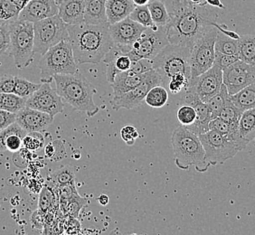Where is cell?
<instances>
[{"mask_svg":"<svg viewBox=\"0 0 255 235\" xmlns=\"http://www.w3.org/2000/svg\"><path fill=\"white\" fill-rule=\"evenodd\" d=\"M169 44L192 49L196 41L213 26H217L218 13L212 5H196L189 0H172L167 7Z\"/></svg>","mask_w":255,"mask_h":235,"instance_id":"1","label":"cell"},{"mask_svg":"<svg viewBox=\"0 0 255 235\" xmlns=\"http://www.w3.org/2000/svg\"><path fill=\"white\" fill-rule=\"evenodd\" d=\"M69 40L77 64H99L113 46L110 24L67 25Z\"/></svg>","mask_w":255,"mask_h":235,"instance_id":"2","label":"cell"},{"mask_svg":"<svg viewBox=\"0 0 255 235\" xmlns=\"http://www.w3.org/2000/svg\"><path fill=\"white\" fill-rule=\"evenodd\" d=\"M54 81L60 97L74 110L85 113L88 117H94L99 113L100 109L94 101L96 89L83 74L79 72L56 74Z\"/></svg>","mask_w":255,"mask_h":235,"instance_id":"3","label":"cell"},{"mask_svg":"<svg viewBox=\"0 0 255 235\" xmlns=\"http://www.w3.org/2000/svg\"><path fill=\"white\" fill-rule=\"evenodd\" d=\"M171 146L176 166L187 170L194 166L196 171L204 173L210 167L206 160V152L199 136L185 126L177 127L172 134Z\"/></svg>","mask_w":255,"mask_h":235,"instance_id":"4","label":"cell"},{"mask_svg":"<svg viewBox=\"0 0 255 235\" xmlns=\"http://www.w3.org/2000/svg\"><path fill=\"white\" fill-rule=\"evenodd\" d=\"M37 67L42 84H51L56 74H73L78 72L70 40H63L42 55Z\"/></svg>","mask_w":255,"mask_h":235,"instance_id":"5","label":"cell"},{"mask_svg":"<svg viewBox=\"0 0 255 235\" xmlns=\"http://www.w3.org/2000/svg\"><path fill=\"white\" fill-rule=\"evenodd\" d=\"M190 53L191 49L187 47L168 44L151 60L153 70L160 75L164 87L167 88L169 80L177 74H184L191 79Z\"/></svg>","mask_w":255,"mask_h":235,"instance_id":"6","label":"cell"},{"mask_svg":"<svg viewBox=\"0 0 255 235\" xmlns=\"http://www.w3.org/2000/svg\"><path fill=\"white\" fill-rule=\"evenodd\" d=\"M9 57L18 69L26 68L34 61V23L18 19L8 25Z\"/></svg>","mask_w":255,"mask_h":235,"instance_id":"7","label":"cell"},{"mask_svg":"<svg viewBox=\"0 0 255 235\" xmlns=\"http://www.w3.org/2000/svg\"><path fill=\"white\" fill-rule=\"evenodd\" d=\"M69 39L67 25L55 15L34 23V53L43 55L55 44Z\"/></svg>","mask_w":255,"mask_h":235,"instance_id":"8","label":"cell"},{"mask_svg":"<svg viewBox=\"0 0 255 235\" xmlns=\"http://www.w3.org/2000/svg\"><path fill=\"white\" fill-rule=\"evenodd\" d=\"M217 26H213L203 34L192 47L190 53L191 79L204 74L214 65L216 57L215 44L218 33Z\"/></svg>","mask_w":255,"mask_h":235,"instance_id":"9","label":"cell"},{"mask_svg":"<svg viewBox=\"0 0 255 235\" xmlns=\"http://www.w3.org/2000/svg\"><path fill=\"white\" fill-rule=\"evenodd\" d=\"M199 138L206 152V160L209 166L223 164L240 151L236 143L213 129L199 135Z\"/></svg>","mask_w":255,"mask_h":235,"instance_id":"10","label":"cell"},{"mask_svg":"<svg viewBox=\"0 0 255 235\" xmlns=\"http://www.w3.org/2000/svg\"><path fill=\"white\" fill-rule=\"evenodd\" d=\"M168 44L167 26H158L157 29L146 28L134 42L132 49L128 53V55L131 60H153Z\"/></svg>","mask_w":255,"mask_h":235,"instance_id":"11","label":"cell"},{"mask_svg":"<svg viewBox=\"0 0 255 235\" xmlns=\"http://www.w3.org/2000/svg\"><path fill=\"white\" fill-rule=\"evenodd\" d=\"M163 85L160 75L155 70L148 72L147 78L137 87L128 91L119 97H113L111 101V104L114 111H119L121 109L132 110L140 106L143 101H145L146 95L150 89L157 86Z\"/></svg>","mask_w":255,"mask_h":235,"instance_id":"12","label":"cell"},{"mask_svg":"<svg viewBox=\"0 0 255 235\" xmlns=\"http://www.w3.org/2000/svg\"><path fill=\"white\" fill-rule=\"evenodd\" d=\"M222 85L223 70L214 64L204 74L190 79L189 85L185 91L194 93L204 103H207L220 92Z\"/></svg>","mask_w":255,"mask_h":235,"instance_id":"13","label":"cell"},{"mask_svg":"<svg viewBox=\"0 0 255 235\" xmlns=\"http://www.w3.org/2000/svg\"><path fill=\"white\" fill-rule=\"evenodd\" d=\"M255 82V65L242 60L223 70V84L226 85L230 95L236 94Z\"/></svg>","mask_w":255,"mask_h":235,"instance_id":"14","label":"cell"},{"mask_svg":"<svg viewBox=\"0 0 255 235\" xmlns=\"http://www.w3.org/2000/svg\"><path fill=\"white\" fill-rule=\"evenodd\" d=\"M26 106L47 113L54 118L64 113L63 100L48 83L41 84L40 88L27 99Z\"/></svg>","mask_w":255,"mask_h":235,"instance_id":"15","label":"cell"},{"mask_svg":"<svg viewBox=\"0 0 255 235\" xmlns=\"http://www.w3.org/2000/svg\"><path fill=\"white\" fill-rule=\"evenodd\" d=\"M179 104L191 105L196 110V121L190 126L186 127L187 128L198 136L209 130V122L212 120V115L207 103H204L194 93L184 91L179 99Z\"/></svg>","mask_w":255,"mask_h":235,"instance_id":"16","label":"cell"},{"mask_svg":"<svg viewBox=\"0 0 255 235\" xmlns=\"http://www.w3.org/2000/svg\"><path fill=\"white\" fill-rule=\"evenodd\" d=\"M147 27L127 17L125 19L110 25V33L113 43L132 49L134 42L141 35Z\"/></svg>","mask_w":255,"mask_h":235,"instance_id":"17","label":"cell"},{"mask_svg":"<svg viewBox=\"0 0 255 235\" xmlns=\"http://www.w3.org/2000/svg\"><path fill=\"white\" fill-rule=\"evenodd\" d=\"M15 121L26 132H44L54 121V117L47 113L25 106L19 113H16Z\"/></svg>","mask_w":255,"mask_h":235,"instance_id":"18","label":"cell"},{"mask_svg":"<svg viewBox=\"0 0 255 235\" xmlns=\"http://www.w3.org/2000/svg\"><path fill=\"white\" fill-rule=\"evenodd\" d=\"M55 15H58L56 0H31L21 10L19 19L35 23Z\"/></svg>","mask_w":255,"mask_h":235,"instance_id":"19","label":"cell"},{"mask_svg":"<svg viewBox=\"0 0 255 235\" xmlns=\"http://www.w3.org/2000/svg\"><path fill=\"white\" fill-rule=\"evenodd\" d=\"M26 134L27 132L16 121L0 130V152L20 151L23 148V138Z\"/></svg>","mask_w":255,"mask_h":235,"instance_id":"20","label":"cell"},{"mask_svg":"<svg viewBox=\"0 0 255 235\" xmlns=\"http://www.w3.org/2000/svg\"><path fill=\"white\" fill-rule=\"evenodd\" d=\"M58 15L67 25L84 23V0H64L58 5Z\"/></svg>","mask_w":255,"mask_h":235,"instance_id":"21","label":"cell"},{"mask_svg":"<svg viewBox=\"0 0 255 235\" xmlns=\"http://www.w3.org/2000/svg\"><path fill=\"white\" fill-rule=\"evenodd\" d=\"M147 74L148 72L143 74H134L130 70L117 74L114 82L111 84L113 90V97H119L137 87L147 78Z\"/></svg>","mask_w":255,"mask_h":235,"instance_id":"22","label":"cell"},{"mask_svg":"<svg viewBox=\"0 0 255 235\" xmlns=\"http://www.w3.org/2000/svg\"><path fill=\"white\" fill-rule=\"evenodd\" d=\"M209 129L216 130L227 138H229L231 141L236 143V146L239 147L240 151L246 148L248 145V142L241 136L239 132V125L227 122L221 118L217 117L213 118L209 122Z\"/></svg>","mask_w":255,"mask_h":235,"instance_id":"23","label":"cell"},{"mask_svg":"<svg viewBox=\"0 0 255 235\" xmlns=\"http://www.w3.org/2000/svg\"><path fill=\"white\" fill-rule=\"evenodd\" d=\"M132 0H107L106 15L110 25L127 18L135 8Z\"/></svg>","mask_w":255,"mask_h":235,"instance_id":"24","label":"cell"},{"mask_svg":"<svg viewBox=\"0 0 255 235\" xmlns=\"http://www.w3.org/2000/svg\"><path fill=\"white\" fill-rule=\"evenodd\" d=\"M106 1L107 0H84V23L90 25L108 23Z\"/></svg>","mask_w":255,"mask_h":235,"instance_id":"25","label":"cell"},{"mask_svg":"<svg viewBox=\"0 0 255 235\" xmlns=\"http://www.w3.org/2000/svg\"><path fill=\"white\" fill-rule=\"evenodd\" d=\"M230 100L243 112L255 108V82L236 94L230 95Z\"/></svg>","mask_w":255,"mask_h":235,"instance_id":"26","label":"cell"},{"mask_svg":"<svg viewBox=\"0 0 255 235\" xmlns=\"http://www.w3.org/2000/svg\"><path fill=\"white\" fill-rule=\"evenodd\" d=\"M239 132L247 142L255 141V108L247 110L242 114Z\"/></svg>","mask_w":255,"mask_h":235,"instance_id":"27","label":"cell"},{"mask_svg":"<svg viewBox=\"0 0 255 235\" xmlns=\"http://www.w3.org/2000/svg\"><path fill=\"white\" fill-rule=\"evenodd\" d=\"M72 183H75V171L74 167L71 166H65L54 170L47 178V185L53 188Z\"/></svg>","mask_w":255,"mask_h":235,"instance_id":"28","label":"cell"},{"mask_svg":"<svg viewBox=\"0 0 255 235\" xmlns=\"http://www.w3.org/2000/svg\"><path fill=\"white\" fill-rule=\"evenodd\" d=\"M239 40L240 39L233 38L218 30L215 50L216 53L229 55H239Z\"/></svg>","mask_w":255,"mask_h":235,"instance_id":"29","label":"cell"},{"mask_svg":"<svg viewBox=\"0 0 255 235\" xmlns=\"http://www.w3.org/2000/svg\"><path fill=\"white\" fill-rule=\"evenodd\" d=\"M59 208V200L54 188L45 185L42 188L38 200V209L45 213L55 211Z\"/></svg>","mask_w":255,"mask_h":235,"instance_id":"30","label":"cell"},{"mask_svg":"<svg viewBox=\"0 0 255 235\" xmlns=\"http://www.w3.org/2000/svg\"><path fill=\"white\" fill-rule=\"evenodd\" d=\"M239 57L247 64L255 65V35L245 34L240 36Z\"/></svg>","mask_w":255,"mask_h":235,"instance_id":"31","label":"cell"},{"mask_svg":"<svg viewBox=\"0 0 255 235\" xmlns=\"http://www.w3.org/2000/svg\"><path fill=\"white\" fill-rule=\"evenodd\" d=\"M147 6L154 24L157 26H167L170 17L166 4L162 0H150Z\"/></svg>","mask_w":255,"mask_h":235,"instance_id":"32","label":"cell"},{"mask_svg":"<svg viewBox=\"0 0 255 235\" xmlns=\"http://www.w3.org/2000/svg\"><path fill=\"white\" fill-rule=\"evenodd\" d=\"M26 101L27 99L22 98L14 93H0V109L16 114L26 106Z\"/></svg>","mask_w":255,"mask_h":235,"instance_id":"33","label":"cell"},{"mask_svg":"<svg viewBox=\"0 0 255 235\" xmlns=\"http://www.w3.org/2000/svg\"><path fill=\"white\" fill-rule=\"evenodd\" d=\"M20 12L11 0H0V25H9L19 19Z\"/></svg>","mask_w":255,"mask_h":235,"instance_id":"34","label":"cell"},{"mask_svg":"<svg viewBox=\"0 0 255 235\" xmlns=\"http://www.w3.org/2000/svg\"><path fill=\"white\" fill-rule=\"evenodd\" d=\"M168 93L163 85H157L150 89L145 98V102L152 108H162L167 103Z\"/></svg>","mask_w":255,"mask_h":235,"instance_id":"35","label":"cell"},{"mask_svg":"<svg viewBox=\"0 0 255 235\" xmlns=\"http://www.w3.org/2000/svg\"><path fill=\"white\" fill-rule=\"evenodd\" d=\"M229 101H230V94L228 93L226 85L223 84L220 92L206 103L211 112L212 119L219 116L222 110Z\"/></svg>","mask_w":255,"mask_h":235,"instance_id":"36","label":"cell"},{"mask_svg":"<svg viewBox=\"0 0 255 235\" xmlns=\"http://www.w3.org/2000/svg\"><path fill=\"white\" fill-rule=\"evenodd\" d=\"M86 204L87 200L79 195L70 199L69 201L60 203L59 209L64 216L71 218H77L80 212L84 208V206H86Z\"/></svg>","mask_w":255,"mask_h":235,"instance_id":"37","label":"cell"},{"mask_svg":"<svg viewBox=\"0 0 255 235\" xmlns=\"http://www.w3.org/2000/svg\"><path fill=\"white\" fill-rule=\"evenodd\" d=\"M128 17L147 28L157 29L158 27L153 22L147 5H136Z\"/></svg>","mask_w":255,"mask_h":235,"instance_id":"38","label":"cell"},{"mask_svg":"<svg viewBox=\"0 0 255 235\" xmlns=\"http://www.w3.org/2000/svg\"><path fill=\"white\" fill-rule=\"evenodd\" d=\"M42 84H34L28 80L15 76V90L14 93L22 98L28 99L33 93L40 88Z\"/></svg>","mask_w":255,"mask_h":235,"instance_id":"39","label":"cell"},{"mask_svg":"<svg viewBox=\"0 0 255 235\" xmlns=\"http://www.w3.org/2000/svg\"><path fill=\"white\" fill-rule=\"evenodd\" d=\"M44 135L42 132L38 131H33V132H27L24 138H23V147L26 148L29 151H38L44 146Z\"/></svg>","mask_w":255,"mask_h":235,"instance_id":"40","label":"cell"},{"mask_svg":"<svg viewBox=\"0 0 255 235\" xmlns=\"http://www.w3.org/2000/svg\"><path fill=\"white\" fill-rule=\"evenodd\" d=\"M243 113L244 112L241 111L240 109L237 108L236 105L231 102L230 100L228 103H226L224 109L222 110L218 117L221 118L227 122L239 125V121H240Z\"/></svg>","mask_w":255,"mask_h":235,"instance_id":"41","label":"cell"},{"mask_svg":"<svg viewBox=\"0 0 255 235\" xmlns=\"http://www.w3.org/2000/svg\"><path fill=\"white\" fill-rule=\"evenodd\" d=\"M177 118L182 126L188 127L196 121V110L191 105L183 104L177 109Z\"/></svg>","mask_w":255,"mask_h":235,"instance_id":"42","label":"cell"},{"mask_svg":"<svg viewBox=\"0 0 255 235\" xmlns=\"http://www.w3.org/2000/svg\"><path fill=\"white\" fill-rule=\"evenodd\" d=\"M189 82H190L189 77H187L184 74H177L169 80L167 88L172 94H178L187 90L189 85Z\"/></svg>","mask_w":255,"mask_h":235,"instance_id":"43","label":"cell"},{"mask_svg":"<svg viewBox=\"0 0 255 235\" xmlns=\"http://www.w3.org/2000/svg\"><path fill=\"white\" fill-rule=\"evenodd\" d=\"M54 189L55 193H56V196L58 197L59 204L60 203L69 201L70 199L79 196L75 183L68 184V185H65V186H57Z\"/></svg>","mask_w":255,"mask_h":235,"instance_id":"44","label":"cell"},{"mask_svg":"<svg viewBox=\"0 0 255 235\" xmlns=\"http://www.w3.org/2000/svg\"><path fill=\"white\" fill-rule=\"evenodd\" d=\"M10 44L8 25H0V56H9Z\"/></svg>","mask_w":255,"mask_h":235,"instance_id":"45","label":"cell"},{"mask_svg":"<svg viewBox=\"0 0 255 235\" xmlns=\"http://www.w3.org/2000/svg\"><path fill=\"white\" fill-rule=\"evenodd\" d=\"M153 69L152 61L148 59H137L131 60V65L129 70L136 74H146Z\"/></svg>","mask_w":255,"mask_h":235,"instance_id":"46","label":"cell"},{"mask_svg":"<svg viewBox=\"0 0 255 235\" xmlns=\"http://www.w3.org/2000/svg\"><path fill=\"white\" fill-rule=\"evenodd\" d=\"M120 133L123 141L126 143L128 146H133L136 142L137 137H139L137 128L131 125H127L122 127Z\"/></svg>","mask_w":255,"mask_h":235,"instance_id":"47","label":"cell"},{"mask_svg":"<svg viewBox=\"0 0 255 235\" xmlns=\"http://www.w3.org/2000/svg\"><path fill=\"white\" fill-rule=\"evenodd\" d=\"M238 60H240L239 55H229V54H221V53L216 52L214 64L222 70H225L228 66H230L231 64H235Z\"/></svg>","mask_w":255,"mask_h":235,"instance_id":"48","label":"cell"},{"mask_svg":"<svg viewBox=\"0 0 255 235\" xmlns=\"http://www.w3.org/2000/svg\"><path fill=\"white\" fill-rule=\"evenodd\" d=\"M15 90V76L4 75L0 77V93H12Z\"/></svg>","mask_w":255,"mask_h":235,"instance_id":"49","label":"cell"},{"mask_svg":"<svg viewBox=\"0 0 255 235\" xmlns=\"http://www.w3.org/2000/svg\"><path fill=\"white\" fill-rule=\"evenodd\" d=\"M30 223L32 225V227L37 230L44 229L45 226V222H44V213L42 211L37 209L34 211L30 217Z\"/></svg>","mask_w":255,"mask_h":235,"instance_id":"50","label":"cell"},{"mask_svg":"<svg viewBox=\"0 0 255 235\" xmlns=\"http://www.w3.org/2000/svg\"><path fill=\"white\" fill-rule=\"evenodd\" d=\"M16 114L8 113L0 109V130L8 127L12 123L15 122Z\"/></svg>","mask_w":255,"mask_h":235,"instance_id":"51","label":"cell"},{"mask_svg":"<svg viewBox=\"0 0 255 235\" xmlns=\"http://www.w3.org/2000/svg\"><path fill=\"white\" fill-rule=\"evenodd\" d=\"M61 146H63L61 142H51L47 144L44 147V155L46 158H49L51 160L56 159L55 157L57 156V151L59 150Z\"/></svg>","mask_w":255,"mask_h":235,"instance_id":"52","label":"cell"},{"mask_svg":"<svg viewBox=\"0 0 255 235\" xmlns=\"http://www.w3.org/2000/svg\"><path fill=\"white\" fill-rule=\"evenodd\" d=\"M206 1L208 5H212L214 7H217V8H220V9L226 8V6L222 3L221 0H206Z\"/></svg>","mask_w":255,"mask_h":235,"instance_id":"53","label":"cell"},{"mask_svg":"<svg viewBox=\"0 0 255 235\" xmlns=\"http://www.w3.org/2000/svg\"><path fill=\"white\" fill-rule=\"evenodd\" d=\"M20 10L23 9L31 0H11Z\"/></svg>","mask_w":255,"mask_h":235,"instance_id":"54","label":"cell"},{"mask_svg":"<svg viewBox=\"0 0 255 235\" xmlns=\"http://www.w3.org/2000/svg\"><path fill=\"white\" fill-rule=\"evenodd\" d=\"M98 201L100 203V205H102L103 206H106L109 204V196L107 195H101L98 197Z\"/></svg>","mask_w":255,"mask_h":235,"instance_id":"55","label":"cell"},{"mask_svg":"<svg viewBox=\"0 0 255 235\" xmlns=\"http://www.w3.org/2000/svg\"><path fill=\"white\" fill-rule=\"evenodd\" d=\"M150 0H132L135 5H145L149 3Z\"/></svg>","mask_w":255,"mask_h":235,"instance_id":"56","label":"cell"},{"mask_svg":"<svg viewBox=\"0 0 255 235\" xmlns=\"http://www.w3.org/2000/svg\"><path fill=\"white\" fill-rule=\"evenodd\" d=\"M189 1H191L192 3L196 4V5H206V4H207L206 0H189Z\"/></svg>","mask_w":255,"mask_h":235,"instance_id":"57","label":"cell"},{"mask_svg":"<svg viewBox=\"0 0 255 235\" xmlns=\"http://www.w3.org/2000/svg\"><path fill=\"white\" fill-rule=\"evenodd\" d=\"M63 1H64V0H56V3L59 5L60 3H61V2H63Z\"/></svg>","mask_w":255,"mask_h":235,"instance_id":"58","label":"cell"}]
</instances>
